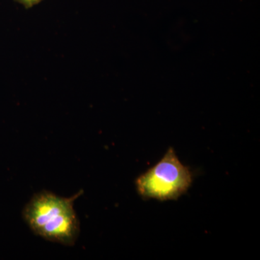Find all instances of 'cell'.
<instances>
[{
    "label": "cell",
    "mask_w": 260,
    "mask_h": 260,
    "mask_svg": "<svg viewBox=\"0 0 260 260\" xmlns=\"http://www.w3.org/2000/svg\"><path fill=\"white\" fill-rule=\"evenodd\" d=\"M82 194L80 191L72 198H65L50 191L38 193L24 208V220L32 232L46 240L73 245L80 234L74 202Z\"/></svg>",
    "instance_id": "6da1fadb"
},
{
    "label": "cell",
    "mask_w": 260,
    "mask_h": 260,
    "mask_svg": "<svg viewBox=\"0 0 260 260\" xmlns=\"http://www.w3.org/2000/svg\"><path fill=\"white\" fill-rule=\"evenodd\" d=\"M192 182V173L169 148L160 161L137 179L136 187L144 199L166 201L185 194Z\"/></svg>",
    "instance_id": "7a4b0ae2"
},
{
    "label": "cell",
    "mask_w": 260,
    "mask_h": 260,
    "mask_svg": "<svg viewBox=\"0 0 260 260\" xmlns=\"http://www.w3.org/2000/svg\"><path fill=\"white\" fill-rule=\"evenodd\" d=\"M18 1L27 8H30V7L34 6V5L39 3L41 0H18Z\"/></svg>",
    "instance_id": "3957f363"
}]
</instances>
